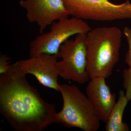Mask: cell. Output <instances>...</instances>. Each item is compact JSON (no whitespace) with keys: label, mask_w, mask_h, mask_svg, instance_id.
<instances>
[{"label":"cell","mask_w":131,"mask_h":131,"mask_svg":"<svg viewBox=\"0 0 131 131\" xmlns=\"http://www.w3.org/2000/svg\"><path fill=\"white\" fill-rule=\"evenodd\" d=\"M63 100L62 108L57 113L58 122L68 128L76 127L84 131H97L100 120L90 101L78 87L64 84L59 86Z\"/></svg>","instance_id":"3957f363"},{"label":"cell","mask_w":131,"mask_h":131,"mask_svg":"<svg viewBox=\"0 0 131 131\" xmlns=\"http://www.w3.org/2000/svg\"><path fill=\"white\" fill-rule=\"evenodd\" d=\"M58 58L56 54L41 53L18 62L26 75H33L40 84L59 92Z\"/></svg>","instance_id":"ba28073f"},{"label":"cell","mask_w":131,"mask_h":131,"mask_svg":"<svg viewBox=\"0 0 131 131\" xmlns=\"http://www.w3.org/2000/svg\"><path fill=\"white\" fill-rule=\"evenodd\" d=\"M123 86L126 90L125 94L127 100H131V68L123 71Z\"/></svg>","instance_id":"8fae6325"},{"label":"cell","mask_w":131,"mask_h":131,"mask_svg":"<svg viewBox=\"0 0 131 131\" xmlns=\"http://www.w3.org/2000/svg\"><path fill=\"white\" fill-rule=\"evenodd\" d=\"M86 36L87 34H78L74 39L66 40L59 47V73L64 80L83 84L90 79L86 68Z\"/></svg>","instance_id":"8992f818"},{"label":"cell","mask_w":131,"mask_h":131,"mask_svg":"<svg viewBox=\"0 0 131 131\" xmlns=\"http://www.w3.org/2000/svg\"><path fill=\"white\" fill-rule=\"evenodd\" d=\"M124 91L120 90L118 100L113 108L105 126L106 131H128L129 126L122 121L124 111L128 103Z\"/></svg>","instance_id":"30bf717a"},{"label":"cell","mask_w":131,"mask_h":131,"mask_svg":"<svg viewBox=\"0 0 131 131\" xmlns=\"http://www.w3.org/2000/svg\"><path fill=\"white\" fill-rule=\"evenodd\" d=\"M123 33L126 38L129 45V50L126 56L125 62L131 68V29L128 27H124Z\"/></svg>","instance_id":"7c38bea8"},{"label":"cell","mask_w":131,"mask_h":131,"mask_svg":"<svg viewBox=\"0 0 131 131\" xmlns=\"http://www.w3.org/2000/svg\"><path fill=\"white\" fill-rule=\"evenodd\" d=\"M17 62L0 74V113L16 131H42L58 122L55 104L45 101Z\"/></svg>","instance_id":"6da1fadb"},{"label":"cell","mask_w":131,"mask_h":131,"mask_svg":"<svg viewBox=\"0 0 131 131\" xmlns=\"http://www.w3.org/2000/svg\"><path fill=\"white\" fill-rule=\"evenodd\" d=\"M30 23L37 24L40 34L54 21L68 18L69 12L62 0H20Z\"/></svg>","instance_id":"52a82bcc"},{"label":"cell","mask_w":131,"mask_h":131,"mask_svg":"<svg viewBox=\"0 0 131 131\" xmlns=\"http://www.w3.org/2000/svg\"><path fill=\"white\" fill-rule=\"evenodd\" d=\"M51 25L49 31L40 34L30 42V57L41 53L57 55L60 46L70 37L91 30L83 19L74 17L54 21Z\"/></svg>","instance_id":"277c9868"},{"label":"cell","mask_w":131,"mask_h":131,"mask_svg":"<svg viewBox=\"0 0 131 131\" xmlns=\"http://www.w3.org/2000/svg\"><path fill=\"white\" fill-rule=\"evenodd\" d=\"M122 32L117 27L94 28L87 34V70L90 79L108 78L119 59Z\"/></svg>","instance_id":"7a4b0ae2"},{"label":"cell","mask_w":131,"mask_h":131,"mask_svg":"<svg viewBox=\"0 0 131 131\" xmlns=\"http://www.w3.org/2000/svg\"><path fill=\"white\" fill-rule=\"evenodd\" d=\"M69 15L82 19L112 21L131 19L129 0L115 4L108 0H62Z\"/></svg>","instance_id":"5b68a950"},{"label":"cell","mask_w":131,"mask_h":131,"mask_svg":"<svg viewBox=\"0 0 131 131\" xmlns=\"http://www.w3.org/2000/svg\"><path fill=\"white\" fill-rule=\"evenodd\" d=\"M10 58L6 55H2L0 57V74L6 73L11 67L9 64Z\"/></svg>","instance_id":"4fadbf2b"},{"label":"cell","mask_w":131,"mask_h":131,"mask_svg":"<svg viewBox=\"0 0 131 131\" xmlns=\"http://www.w3.org/2000/svg\"><path fill=\"white\" fill-rule=\"evenodd\" d=\"M105 78L91 79L86 88L87 97L100 121L106 123L116 103V94L112 93Z\"/></svg>","instance_id":"9c48e42d"}]
</instances>
